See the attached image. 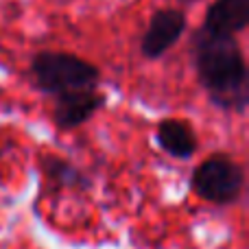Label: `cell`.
I'll list each match as a JSON object with an SVG mask.
<instances>
[{"mask_svg": "<svg viewBox=\"0 0 249 249\" xmlns=\"http://www.w3.org/2000/svg\"><path fill=\"white\" fill-rule=\"evenodd\" d=\"M193 61L199 83L216 107L225 112H245L249 74L234 35H212L201 29L193 39Z\"/></svg>", "mask_w": 249, "mask_h": 249, "instance_id": "1", "label": "cell"}, {"mask_svg": "<svg viewBox=\"0 0 249 249\" xmlns=\"http://www.w3.org/2000/svg\"><path fill=\"white\" fill-rule=\"evenodd\" d=\"M186 31V13L181 9H160L153 13L140 42V51L146 59H158L171 51Z\"/></svg>", "mask_w": 249, "mask_h": 249, "instance_id": "4", "label": "cell"}, {"mask_svg": "<svg viewBox=\"0 0 249 249\" xmlns=\"http://www.w3.org/2000/svg\"><path fill=\"white\" fill-rule=\"evenodd\" d=\"M42 166H44V171H46V175L53 177L57 184L74 186L77 181H83L81 177H79V173L74 171V168L70 166L68 162H64V160L55 158V155H46V158L42 160Z\"/></svg>", "mask_w": 249, "mask_h": 249, "instance_id": "8", "label": "cell"}, {"mask_svg": "<svg viewBox=\"0 0 249 249\" xmlns=\"http://www.w3.org/2000/svg\"><path fill=\"white\" fill-rule=\"evenodd\" d=\"M158 144L173 158L188 160L197 151L199 140L188 123L177 121V118H166L158 124Z\"/></svg>", "mask_w": 249, "mask_h": 249, "instance_id": "7", "label": "cell"}, {"mask_svg": "<svg viewBox=\"0 0 249 249\" xmlns=\"http://www.w3.org/2000/svg\"><path fill=\"white\" fill-rule=\"evenodd\" d=\"M179 2H184V4H190V2H197V0H179Z\"/></svg>", "mask_w": 249, "mask_h": 249, "instance_id": "9", "label": "cell"}, {"mask_svg": "<svg viewBox=\"0 0 249 249\" xmlns=\"http://www.w3.org/2000/svg\"><path fill=\"white\" fill-rule=\"evenodd\" d=\"M105 101H107L105 94H101L96 88H83V90L57 94L55 109H53V121H55L57 129H61V131L81 127L99 109L105 107Z\"/></svg>", "mask_w": 249, "mask_h": 249, "instance_id": "5", "label": "cell"}, {"mask_svg": "<svg viewBox=\"0 0 249 249\" xmlns=\"http://www.w3.org/2000/svg\"><path fill=\"white\" fill-rule=\"evenodd\" d=\"M31 74L35 79V86L51 96L83 88H96L101 79V72L94 64L72 53L55 51L37 53L31 61Z\"/></svg>", "mask_w": 249, "mask_h": 249, "instance_id": "2", "label": "cell"}, {"mask_svg": "<svg viewBox=\"0 0 249 249\" xmlns=\"http://www.w3.org/2000/svg\"><path fill=\"white\" fill-rule=\"evenodd\" d=\"M245 186L241 164L228 155H210L190 175V188L203 201L214 206H230L238 201Z\"/></svg>", "mask_w": 249, "mask_h": 249, "instance_id": "3", "label": "cell"}, {"mask_svg": "<svg viewBox=\"0 0 249 249\" xmlns=\"http://www.w3.org/2000/svg\"><path fill=\"white\" fill-rule=\"evenodd\" d=\"M249 24V0H214L203 20V31L212 35H236Z\"/></svg>", "mask_w": 249, "mask_h": 249, "instance_id": "6", "label": "cell"}]
</instances>
